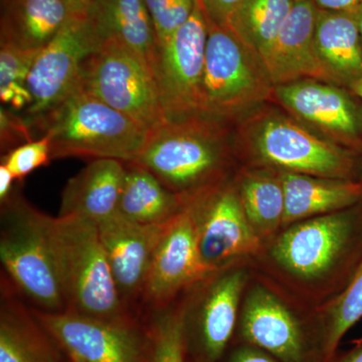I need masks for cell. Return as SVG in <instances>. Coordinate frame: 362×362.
<instances>
[{"label":"cell","instance_id":"cell-1","mask_svg":"<svg viewBox=\"0 0 362 362\" xmlns=\"http://www.w3.org/2000/svg\"><path fill=\"white\" fill-rule=\"evenodd\" d=\"M44 226L66 311L107 320L135 318L117 288L97 223L45 214Z\"/></svg>","mask_w":362,"mask_h":362},{"label":"cell","instance_id":"cell-2","mask_svg":"<svg viewBox=\"0 0 362 362\" xmlns=\"http://www.w3.org/2000/svg\"><path fill=\"white\" fill-rule=\"evenodd\" d=\"M220 121L204 116L165 121L148 132L132 162L187 202L221 183L226 153Z\"/></svg>","mask_w":362,"mask_h":362},{"label":"cell","instance_id":"cell-3","mask_svg":"<svg viewBox=\"0 0 362 362\" xmlns=\"http://www.w3.org/2000/svg\"><path fill=\"white\" fill-rule=\"evenodd\" d=\"M28 122L49 136L52 160L82 157L135 161L148 134L82 86L58 106Z\"/></svg>","mask_w":362,"mask_h":362},{"label":"cell","instance_id":"cell-4","mask_svg":"<svg viewBox=\"0 0 362 362\" xmlns=\"http://www.w3.org/2000/svg\"><path fill=\"white\" fill-rule=\"evenodd\" d=\"M44 213L18 190L1 204L0 261L20 296L44 312L66 311L44 226Z\"/></svg>","mask_w":362,"mask_h":362},{"label":"cell","instance_id":"cell-5","mask_svg":"<svg viewBox=\"0 0 362 362\" xmlns=\"http://www.w3.org/2000/svg\"><path fill=\"white\" fill-rule=\"evenodd\" d=\"M271 255L282 270L302 281L337 270L352 277L362 258V202L290 226L275 240Z\"/></svg>","mask_w":362,"mask_h":362},{"label":"cell","instance_id":"cell-6","mask_svg":"<svg viewBox=\"0 0 362 362\" xmlns=\"http://www.w3.org/2000/svg\"><path fill=\"white\" fill-rule=\"evenodd\" d=\"M206 18L202 116L223 120L272 96L274 87L263 66L240 40L226 26Z\"/></svg>","mask_w":362,"mask_h":362},{"label":"cell","instance_id":"cell-7","mask_svg":"<svg viewBox=\"0 0 362 362\" xmlns=\"http://www.w3.org/2000/svg\"><path fill=\"white\" fill-rule=\"evenodd\" d=\"M81 86L147 132L168 121L153 71L122 42H105L86 59Z\"/></svg>","mask_w":362,"mask_h":362},{"label":"cell","instance_id":"cell-8","mask_svg":"<svg viewBox=\"0 0 362 362\" xmlns=\"http://www.w3.org/2000/svg\"><path fill=\"white\" fill-rule=\"evenodd\" d=\"M252 148L262 161L281 171L362 180L361 154L319 137L284 117H271L259 124L252 136Z\"/></svg>","mask_w":362,"mask_h":362},{"label":"cell","instance_id":"cell-9","mask_svg":"<svg viewBox=\"0 0 362 362\" xmlns=\"http://www.w3.org/2000/svg\"><path fill=\"white\" fill-rule=\"evenodd\" d=\"M35 316L69 358L78 362H148L150 337L135 318L107 320L75 312H44Z\"/></svg>","mask_w":362,"mask_h":362},{"label":"cell","instance_id":"cell-10","mask_svg":"<svg viewBox=\"0 0 362 362\" xmlns=\"http://www.w3.org/2000/svg\"><path fill=\"white\" fill-rule=\"evenodd\" d=\"M187 204L194 218L199 259L207 275L228 270L233 262L258 251L261 240L247 220L235 187L220 183Z\"/></svg>","mask_w":362,"mask_h":362},{"label":"cell","instance_id":"cell-11","mask_svg":"<svg viewBox=\"0 0 362 362\" xmlns=\"http://www.w3.org/2000/svg\"><path fill=\"white\" fill-rule=\"evenodd\" d=\"M207 33L206 14L197 0L189 20L159 47L156 78L168 121L202 116Z\"/></svg>","mask_w":362,"mask_h":362},{"label":"cell","instance_id":"cell-12","mask_svg":"<svg viewBox=\"0 0 362 362\" xmlns=\"http://www.w3.org/2000/svg\"><path fill=\"white\" fill-rule=\"evenodd\" d=\"M100 47L86 16H71L33 62L28 78L33 103L25 118L44 115L80 88L83 65Z\"/></svg>","mask_w":362,"mask_h":362},{"label":"cell","instance_id":"cell-13","mask_svg":"<svg viewBox=\"0 0 362 362\" xmlns=\"http://www.w3.org/2000/svg\"><path fill=\"white\" fill-rule=\"evenodd\" d=\"M272 96L294 117L362 156V104L349 89L301 80L275 86Z\"/></svg>","mask_w":362,"mask_h":362},{"label":"cell","instance_id":"cell-14","mask_svg":"<svg viewBox=\"0 0 362 362\" xmlns=\"http://www.w3.org/2000/svg\"><path fill=\"white\" fill-rule=\"evenodd\" d=\"M209 277L199 259L194 218L187 204L164 228L141 301L154 311L168 308L182 290Z\"/></svg>","mask_w":362,"mask_h":362},{"label":"cell","instance_id":"cell-15","mask_svg":"<svg viewBox=\"0 0 362 362\" xmlns=\"http://www.w3.org/2000/svg\"><path fill=\"white\" fill-rule=\"evenodd\" d=\"M240 334L247 344L280 362H319L301 323L275 294L252 288L240 316Z\"/></svg>","mask_w":362,"mask_h":362},{"label":"cell","instance_id":"cell-16","mask_svg":"<svg viewBox=\"0 0 362 362\" xmlns=\"http://www.w3.org/2000/svg\"><path fill=\"white\" fill-rule=\"evenodd\" d=\"M165 226L141 225L116 214L99 223L112 275L124 303L133 311L141 300L152 259Z\"/></svg>","mask_w":362,"mask_h":362},{"label":"cell","instance_id":"cell-17","mask_svg":"<svg viewBox=\"0 0 362 362\" xmlns=\"http://www.w3.org/2000/svg\"><path fill=\"white\" fill-rule=\"evenodd\" d=\"M313 0H295L284 25L263 62L273 87L301 80L334 84L317 54L314 35L317 18Z\"/></svg>","mask_w":362,"mask_h":362},{"label":"cell","instance_id":"cell-18","mask_svg":"<svg viewBox=\"0 0 362 362\" xmlns=\"http://www.w3.org/2000/svg\"><path fill=\"white\" fill-rule=\"evenodd\" d=\"M209 277L194 322L197 341L207 362H216L225 354L237 325L240 297L247 282L242 270H225Z\"/></svg>","mask_w":362,"mask_h":362},{"label":"cell","instance_id":"cell-19","mask_svg":"<svg viewBox=\"0 0 362 362\" xmlns=\"http://www.w3.org/2000/svg\"><path fill=\"white\" fill-rule=\"evenodd\" d=\"M125 163L116 159H93L66 182L59 216H77L97 225L118 214L125 180Z\"/></svg>","mask_w":362,"mask_h":362},{"label":"cell","instance_id":"cell-20","mask_svg":"<svg viewBox=\"0 0 362 362\" xmlns=\"http://www.w3.org/2000/svg\"><path fill=\"white\" fill-rule=\"evenodd\" d=\"M86 18L101 45L117 40L127 45L156 76L158 40L144 0H94Z\"/></svg>","mask_w":362,"mask_h":362},{"label":"cell","instance_id":"cell-21","mask_svg":"<svg viewBox=\"0 0 362 362\" xmlns=\"http://www.w3.org/2000/svg\"><path fill=\"white\" fill-rule=\"evenodd\" d=\"M51 335L9 284L1 282L0 362H59Z\"/></svg>","mask_w":362,"mask_h":362},{"label":"cell","instance_id":"cell-22","mask_svg":"<svg viewBox=\"0 0 362 362\" xmlns=\"http://www.w3.org/2000/svg\"><path fill=\"white\" fill-rule=\"evenodd\" d=\"M285 194L283 225L344 211L362 202V180L318 177L281 171Z\"/></svg>","mask_w":362,"mask_h":362},{"label":"cell","instance_id":"cell-23","mask_svg":"<svg viewBox=\"0 0 362 362\" xmlns=\"http://www.w3.org/2000/svg\"><path fill=\"white\" fill-rule=\"evenodd\" d=\"M317 54L335 85L350 89L362 80V45L356 9L317 11Z\"/></svg>","mask_w":362,"mask_h":362},{"label":"cell","instance_id":"cell-24","mask_svg":"<svg viewBox=\"0 0 362 362\" xmlns=\"http://www.w3.org/2000/svg\"><path fill=\"white\" fill-rule=\"evenodd\" d=\"M71 16L63 0H4L1 40L40 51Z\"/></svg>","mask_w":362,"mask_h":362},{"label":"cell","instance_id":"cell-25","mask_svg":"<svg viewBox=\"0 0 362 362\" xmlns=\"http://www.w3.org/2000/svg\"><path fill=\"white\" fill-rule=\"evenodd\" d=\"M118 214L141 225L165 226L185 209L187 202L166 187L153 173L126 162Z\"/></svg>","mask_w":362,"mask_h":362},{"label":"cell","instance_id":"cell-26","mask_svg":"<svg viewBox=\"0 0 362 362\" xmlns=\"http://www.w3.org/2000/svg\"><path fill=\"white\" fill-rule=\"evenodd\" d=\"M294 2L295 0H243L226 28L263 66Z\"/></svg>","mask_w":362,"mask_h":362},{"label":"cell","instance_id":"cell-27","mask_svg":"<svg viewBox=\"0 0 362 362\" xmlns=\"http://www.w3.org/2000/svg\"><path fill=\"white\" fill-rule=\"evenodd\" d=\"M245 213L258 235H268L283 225L285 194L280 177L247 176L240 185Z\"/></svg>","mask_w":362,"mask_h":362},{"label":"cell","instance_id":"cell-28","mask_svg":"<svg viewBox=\"0 0 362 362\" xmlns=\"http://www.w3.org/2000/svg\"><path fill=\"white\" fill-rule=\"evenodd\" d=\"M362 318V258L344 290L329 304L319 334V362H332L347 331Z\"/></svg>","mask_w":362,"mask_h":362},{"label":"cell","instance_id":"cell-29","mask_svg":"<svg viewBox=\"0 0 362 362\" xmlns=\"http://www.w3.org/2000/svg\"><path fill=\"white\" fill-rule=\"evenodd\" d=\"M37 52L0 40V100L11 110L25 111L33 103L28 78Z\"/></svg>","mask_w":362,"mask_h":362},{"label":"cell","instance_id":"cell-30","mask_svg":"<svg viewBox=\"0 0 362 362\" xmlns=\"http://www.w3.org/2000/svg\"><path fill=\"white\" fill-rule=\"evenodd\" d=\"M149 337L148 362H185V307L168 306L156 311Z\"/></svg>","mask_w":362,"mask_h":362},{"label":"cell","instance_id":"cell-31","mask_svg":"<svg viewBox=\"0 0 362 362\" xmlns=\"http://www.w3.org/2000/svg\"><path fill=\"white\" fill-rule=\"evenodd\" d=\"M156 28L158 47L185 25L194 13L197 0H144Z\"/></svg>","mask_w":362,"mask_h":362},{"label":"cell","instance_id":"cell-32","mask_svg":"<svg viewBox=\"0 0 362 362\" xmlns=\"http://www.w3.org/2000/svg\"><path fill=\"white\" fill-rule=\"evenodd\" d=\"M51 161V140L47 134L21 144L1 157V164L11 171L18 183L35 169L47 165Z\"/></svg>","mask_w":362,"mask_h":362},{"label":"cell","instance_id":"cell-33","mask_svg":"<svg viewBox=\"0 0 362 362\" xmlns=\"http://www.w3.org/2000/svg\"><path fill=\"white\" fill-rule=\"evenodd\" d=\"M1 107L0 110V143L2 154L33 140L32 125L25 117Z\"/></svg>","mask_w":362,"mask_h":362},{"label":"cell","instance_id":"cell-34","mask_svg":"<svg viewBox=\"0 0 362 362\" xmlns=\"http://www.w3.org/2000/svg\"><path fill=\"white\" fill-rule=\"evenodd\" d=\"M243 0H201L206 16L221 26L228 25V20Z\"/></svg>","mask_w":362,"mask_h":362},{"label":"cell","instance_id":"cell-35","mask_svg":"<svg viewBox=\"0 0 362 362\" xmlns=\"http://www.w3.org/2000/svg\"><path fill=\"white\" fill-rule=\"evenodd\" d=\"M228 362H280L264 350L247 344L235 350Z\"/></svg>","mask_w":362,"mask_h":362},{"label":"cell","instance_id":"cell-36","mask_svg":"<svg viewBox=\"0 0 362 362\" xmlns=\"http://www.w3.org/2000/svg\"><path fill=\"white\" fill-rule=\"evenodd\" d=\"M317 8L329 11H354L362 4V0H313Z\"/></svg>","mask_w":362,"mask_h":362},{"label":"cell","instance_id":"cell-37","mask_svg":"<svg viewBox=\"0 0 362 362\" xmlns=\"http://www.w3.org/2000/svg\"><path fill=\"white\" fill-rule=\"evenodd\" d=\"M14 182H18L11 171L4 165L0 164V202H4L13 194Z\"/></svg>","mask_w":362,"mask_h":362},{"label":"cell","instance_id":"cell-38","mask_svg":"<svg viewBox=\"0 0 362 362\" xmlns=\"http://www.w3.org/2000/svg\"><path fill=\"white\" fill-rule=\"evenodd\" d=\"M71 16H86L94 0H63Z\"/></svg>","mask_w":362,"mask_h":362},{"label":"cell","instance_id":"cell-39","mask_svg":"<svg viewBox=\"0 0 362 362\" xmlns=\"http://www.w3.org/2000/svg\"><path fill=\"white\" fill-rule=\"evenodd\" d=\"M332 362H362V343L356 345V349L350 350L344 356Z\"/></svg>","mask_w":362,"mask_h":362},{"label":"cell","instance_id":"cell-40","mask_svg":"<svg viewBox=\"0 0 362 362\" xmlns=\"http://www.w3.org/2000/svg\"><path fill=\"white\" fill-rule=\"evenodd\" d=\"M349 90L358 98L359 101H361L362 104V80L352 85Z\"/></svg>","mask_w":362,"mask_h":362},{"label":"cell","instance_id":"cell-41","mask_svg":"<svg viewBox=\"0 0 362 362\" xmlns=\"http://www.w3.org/2000/svg\"><path fill=\"white\" fill-rule=\"evenodd\" d=\"M357 23H358L359 33H361L362 45V4L356 8Z\"/></svg>","mask_w":362,"mask_h":362},{"label":"cell","instance_id":"cell-42","mask_svg":"<svg viewBox=\"0 0 362 362\" xmlns=\"http://www.w3.org/2000/svg\"><path fill=\"white\" fill-rule=\"evenodd\" d=\"M354 343H356V345L361 344V343H362V338H361V339L356 340V341H354Z\"/></svg>","mask_w":362,"mask_h":362},{"label":"cell","instance_id":"cell-43","mask_svg":"<svg viewBox=\"0 0 362 362\" xmlns=\"http://www.w3.org/2000/svg\"><path fill=\"white\" fill-rule=\"evenodd\" d=\"M66 362H78V361H75V359L69 358V361Z\"/></svg>","mask_w":362,"mask_h":362}]
</instances>
